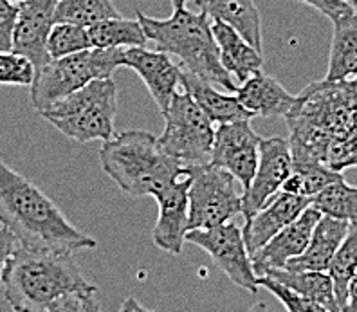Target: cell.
<instances>
[{"label":"cell","mask_w":357,"mask_h":312,"mask_svg":"<svg viewBox=\"0 0 357 312\" xmlns=\"http://www.w3.org/2000/svg\"><path fill=\"white\" fill-rule=\"evenodd\" d=\"M0 224L29 249L75 253L98 242L79 231L35 182L0 159Z\"/></svg>","instance_id":"cell-1"},{"label":"cell","mask_w":357,"mask_h":312,"mask_svg":"<svg viewBox=\"0 0 357 312\" xmlns=\"http://www.w3.org/2000/svg\"><path fill=\"white\" fill-rule=\"evenodd\" d=\"M357 110V85L354 82H314L296 96L285 116L291 138L292 165H327L331 141L344 131Z\"/></svg>","instance_id":"cell-2"},{"label":"cell","mask_w":357,"mask_h":312,"mask_svg":"<svg viewBox=\"0 0 357 312\" xmlns=\"http://www.w3.org/2000/svg\"><path fill=\"white\" fill-rule=\"evenodd\" d=\"M2 287L13 309L47 312L63 296L96 285L85 280L73 253L38 251L18 244L6 265Z\"/></svg>","instance_id":"cell-3"},{"label":"cell","mask_w":357,"mask_h":312,"mask_svg":"<svg viewBox=\"0 0 357 312\" xmlns=\"http://www.w3.org/2000/svg\"><path fill=\"white\" fill-rule=\"evenodd\" d=\"M101 168L130 197L161 195L183 177L190 166L166 156L157 138L146 131L114 134L100 148Z\"/></svg>","instance_id":"cell-4"},{"label":"cell","mask_w":357,"mask_h":312,"mask_svg":"<svg viewBox=\"0 0 357 312\" xmlns=\"http://www.w3.org/2000/svg\"><path fill=\"white\" fill-rule=\"evenodd\" d=\"M137 20L149 42L157 51L178 58V66L206 82L235 92L236 83L220 64L211 20L206 13H193L188 8L174 9L168 18H153L137 9Z\"/></svg>","instance_id":"cell-5"},{"label":"cell","mask_w":357,"mask_h":312,"mask_svg":"<svg viewBox=\"0 0 357 312\" xmlns=\"http://www.w3.org/2000/svg\"><path fill=\"white\" fill-rule=\"evenodd\" d=\"M38 114L76 143H105L114 138L118 85L112 78L94 80Z\"/></svg>","instance_id":"cell-6"},{"label":"cell","mask_w":357,"mask_h":312,"mask_svg":"<svg viewBox=\"0 0 357 312\" xmlns=\"http://www.w3.org/2000/svg\"><path fill=\"white\" fill-rule=\"evenodd\" d=\"M123 49H87L66 58L49 60L31 85V101L38 112L49 109L94 80H107L123 67Z\"/></svg>","instance_id":"cell-7"},{"label":"cell","mask_w":357,"mask_h":312,"mask_svg":"<svg viewBox=\"0 0 357 312\" xmlns=\"http://www.w3.org/2000/svg\"><path fill=\"white\" fill-rule=\"evenodd\" d=\"M165 132L157 143L166 156L186 166H206L211 163L215 143V123L204 114L186 91L177 92L162 114Z\"/></svg>","instance_id":"cell-8"},{"label":"cell","mask_w":357,"mask_h":312,"mask_svg":"<svg viewBox=\"0 0 357 312\" xmlns=\"http://www.w3.org/2000/svg\"><path fill=\"white\" fill-rule=\"evenodd\" d=\"M238 184L222 168L213 165L192 166V182L188 188V231L217 228L242 213L244 191L238 190Z\"/></svg>","instance_id":"cell-9"},{"label":"cell","mask_w":357,"mask_h":312,"mask_svg":"<svg viewBox=\"0 0 357 312\" xmlns=\"http://www.w3.org/2000/svg\"><path fill=\"white\" fill-rule=\"evenodd\" d=\"M186 242L201 247L211 256L220 271L240 289L258 292V276L251 255L245 246L244 233L236 224L217 225L209 230H193L186 233Z\"/></svg>","instance_id":"cell-10"},{"label":"cell","mask_w":357,"mask_h":312,"mask_svg":"<svg viewBox=\"0 0 357 312\" xmlns=\"http://www.w3.org/2000/svg\"><path fill=\"white\" fill-rule=\"evenodd\" d=\"M260 143L261 138L253 131L251 121L218 125L209 165L229 172L240 186L248 190L257 172Z\"/></svg>","instance_id":"cell-11"},{"label":"cell","mask_w":357,"mask_h":312,"mask_svg":"<svg viewBox=\"0 0 357 312\" xmlns=\"http://www.w3.org/2000/svg\"><path fill=\"white\" fill-rule=\"evenodd\" d=\"M292 174V154L289 139H261L260 157L255 177L242 195V215L253 217L276 193H280Z\"/></svg>","instance_id":"cell-12"},{"label":"cell","mask_w":357,"mask_h":312,"mask_svg":"<svg viewBox=\"0 0 357 312\" xmlns=\"http://www.w3.org/2000/svg\"><path fill=\"white\" fill-rule=\"evenodd\" d=\"M58 0H22L18 4L17 26L13 33V52L29 58L38 73L51 58L47 38L56 24Z\"/></svg>","instance_id":"cell-13"},{"label":"cell","mask_w":357,"mask_h":312,"mask_svg":"<svg viewBox=\"0 0 357 312\" xmlns=\"http://www.w3.org/2000/svg\"><path fill=\"white\" fill-rule=\"evenodd\" d=\"M121 64L123 67L135 70L152 94L161 114H165L174 96L178 92L177 87H181L183 67L175 64L170 54L146 47L123 49Z\"/></svg>","instance_id":"cell-14"},{"label":"cell","mask_w":357,"mask_h":312,"mask_svg":"<svg viewBox=\"0 0 357 312\" xmlns=\"http://www.w3.org/2000/svg\"><path fill=\"white\" fill-rule=\"evenodd\" d=\"M192 182V166L186 174L155 197L159 217L153 225L152 240L161 251L181 255L188 233V188Z\"/></svg>","instance_id":"cell-15"},{"label":"cell","mask_w":357,"mask_h":312,"mask_svg":"<svg viewBox=\"0 0 357 312\" xmlns=\"http://www.w3.org/2000/svg\"><path fill=\"white\" fill-rule=\"evenodd\" d=\"M319 218H321V211H318L314 206H309L296 221L285 225L266 246L260 247L251 256L257 276H260L261 271L266 269H283L292 258H296L305 251Z\"/></svg>","instance_id":"cell-16"},{"label":"cell","mask_w":357,"mask_h":312,"mask_svg":"<svg viewBox=\"0 0 357 312\" xmlns=\"http://www.w3.org/2000/svg\"><path fill=\"white\" fill-rule=\"evenodd\" d=\"M310 206V199L300 195H292L287 191L276 193L261 209H258L253 217L245 218L242 228L245 246L249 255L253 256L260 247L266 246L276 233L296 221L301 213Z\"/></svg>","instance_id":"cell-17"},{"label":"cell","mask_w":357,"mask_h":312,"mask_svg":"<svg viewBox=\"0 0 357 312\" xmlns=\"http://www.w3.org/2000/svg\"><path fill=\"white\" fill-rule=\"evenodd\" d=\"M235 92L242 107L253 117H285L296 101V96H292L278 80L261 70L240 83Z\"/></svg>","instance_id":"cell-18"},{"label":"cell","mask_w":357,"mask_h":312,"mask_svg":"<svg viewBox=\"0 0 357 312\" xmlns=\"http://www.w3.org/2000/svg\"><path fill=\"white\" fill-rule=\"evenodd\" d=\"M350 230V224L340 218L321 215L319 222L312 231L309 246L300 256L292 258L283 269L287 271H321L327 273L337 247L344 240Z\"/></svg>","instance_id":"cell-19"},{"label":"cell","mask_w":357,"mask_h":312,"mask_svg":"<svg viewBox=\"0 0 357 312\" xmlns=\"http://www.w3.org/2000/svg\"><path fill=\"white\" fill-rule=\"evenodd\" d=\"M211 31L217 42L220 64L231 74V78H235L238 83H244L253 74L261 70L264 54L233 27L211 20Z\"/></svg>","instance_id":"cell-20"},{"label":"cell","mask_w":357,"mask_h":312,"mask_svg":"<svg viewBox=\"0 0 357 312\" xmlns=\"http://www.w3.org/2000/svg\"><path fill=\"white\" fill-rule=\"evenodd\" d=\"M209 20L233 27L258 51H264L261 17L255 0H192Z\"/></svg>","instance_id":"cell-21"},{"label":"cell","mask_w":357,"mask_h":312,"mask_svg":"<svg viewBox=\"0 0 357 312\" xmlns=\"http://www.w3.org/2000/svg\"><path fill=\"white\" fill-rule=\"evenodd\" d=\"M181 87L192 96L195 103L204 110L206 116L217 125L235 121H251V114L242 107L238 98L217 91L213 83L199 78L195 74L188 73L183 69L181 74Z\"/></svg>","instance_id":"cell-22"},{"label":"cell","mask_w":357,"mask_h":312,"mask_svg":"<svg viewBox=\"0 0 357 312\" xmlns=\"http://www.w3.org/2000/svg\"><path fill=\"white\" fill-rule=\"evenodd\" d=\"M260 276H267L282 283L292 292L319 304L331 312H341L337 298H335L334 282L328 273L321 271H287V269H266Z\"/></svg>","instance_id":"cell-23"},{"label":"cell","mask_w":357,"mask_h":312,"mask_svg":"<svg viewBox=\"0 0 357 312\" xmlns=\"http://www.w3.org/2000/svg\"><path fill=\"white\" fill-rule=\"evenodd\" d=\"M334 26L327 82H354L357 78V13L341 18Z\"/></svg>","instance_id":"cell-24"},{"label":"cell","mask_w":357,"mask_h":312,"mask_svg":"<svg viewBox=\"0 0 357 312\" xmlns=\"http://www.w3.org/2000/svg\"><path fill=\"white\" fill-rule=\"evenodd\" d=\"M92 47L96 49H130L146 47L149 38L137 18H107L89 26Z\"/></svg>","instance_id":"cell-25"},{"label":"cell","mask_w":357,"mask_h":312,"mask_svg":"<svg viewBox=\"0 0 357 312\" xmlns=\"http://www.w3.org/2000/svg\"><path fill=\"white\" fill-rule=\"evenodd\" d=\"M344 179L343 174L334 172L323 163H309V165H292L291 177L285 181L282 191H287L292 195L312 199L334 182Z\"/></svg>","instance_id":"cell-26"},{"label":"cell","mask_w":357,"mask_h":312,"mask_svg":"<svg viewBox=\"0 0 357 312\" xmlns=\"http://www.w3.org/2000/svg\"><path fill=\"white\" fill-rule=\"evenodd\" d=\"M310 206L321 211V215L357 225V186H350L344 179L319 191L310 199Z\"/></svg>","instance_id":"cell-27"},{"label":"cell","mask_w":357,"mask_h":312,"mask_svg":"<svg viewBox=\"0 0 357 312\" xmlns=\"http://www.w3.org/2000/svg\"><path fill=\"white\" fill-rule=\"evenodd\" d=\"M357 271V225H350L349 233L337 247L334 258L331 262L327 273L331 274L334 282L335 298L340 304L341 312H343L344 304H347V295H349V283Z\"/></svg>","instance_id":"cell-28"},{"label":"cell","mask_w":357,"mask_h":312,"mask_svg":"<svg viewBox=\"0 0 357 312\" xmlns=\"http://www.w3.org/2000/svg\"><path fill=\"white\" fill-rule=\"evenodd\" d=\"M121 17L112 0H58L56 22H70L78 26L107 20V18Z\"/></svg>","instance_id":"cell-29"},{"label":"cell","mask_w":357,"mask_h":312,"mask_svg":"<svg viewBox=\"0 0 357 312\" xmlns=\"http://www.w3.org/2000/svg\"><path fill=\"white\" fill-rule=\"evenodd\" d=\"M92 49L89 27L70 22H56L47 38V54L51 60L66 58Z\"/></svg>","instance_id":"cell-30"},{"label":"cell","mask_w":357,"mask_h":312,"mask_svg":"<svg viewBox=\"0 0 357 312\" xmlns=\"http://www.w3.org/2000/svg\"><path fill=\"white\" fill-rule=\"evenodd\" d=\"M327 166L343 174L347 168L357 166V110L354 112L344 131L331 141L327 154Z\"/></svg>","instance_id":"cell-31"},{"label":"cell","mask_w":357,"mask_h":312,"mask_svg":"<svg viewBox=\"0 0 357 312\" xmlns=\"http://www.w3.org/2000/svg\"><path fill=\"white\" fill-rule=\"evenodd\" d=\"M35 76L36 67L29 58L13 51H0V85L31 87Z\"/></svg>","instance_id":"cell-32"},{"label":"cell","mask_w":357,"mask_h":312,"mask_svg":"<svg viewBox=\"0 0 357 312\" xmlns=\"http://www.w3.org/2000/svg\"><path fill=\"white\" fill-rule=\"evenodd\" d=\"M258 287L266 289L267 292L275 296L287 312H331L325 307H321L319 304H314L310 299L303 298V296L296 295V292H292L291 289H287L285 285H282V283L275 282V280H271L267 276H258Z\"/></svg>","instance_id":"cell-33"},{"label":"cell","mask_w":357,"mask_h":312,"mask_svg":"<svg viewBox=\"0 0 357 312\" xmlns=\"http://www.w3.org/2000/svg\"><path fill=\"white\" fill-rule=\"evenodd\" d=\"M96 292L98 287H92L89 290L67 295L54 302L47 312H101Z\"/></svg>","instance_id":"cell-34"},{"label":"cell","mask_w":357,"mask_h":312,"mask_svg":"<svg viewBox=\"0 0 357 312\" xmlns=\"http://www.w3.org/2000/svg\"><path fill=\"white\" fill-rule=\"evenodd\" d=\"M18 4L0 0V51H13V33L17 26Z\"/></svg>","instance_id":"cell-35"},{"label":"cell","mask_w":357,"mask_h":312,"mask_svg":"<svg viewBox=\"0 0 357 312\" xmlns=\"http://www.w3.org/2000/svg\"><path fill=\"white\" fill-rule=\"evenodd\" d=\"M300 2L301 4L310 6V8H314L321 15H325L332 24L340 22L341 18L356 13L349 4H344L343 0H300Z\"/></svg>","instance_id":"cell-36"},{"label":"cell","mask_w":357,"mask_h":312,"mask_svg":"<svg viewBox=\"0 0 357 312\" xmlns=\"http://www.w3.org/2000/svg\"><path fill=\"white\" fill-rule=\"evenodd\" d=\"M18 247V240L8 228H0V285H2V276H4L6 265H8L9 258Z\"/></svg>","instance_id":"cell-37"},{"label":"cell","mask_w":357,"mask_h":312,"mask_svg":"<svg viewBox=\"0 0 357 312\" xmlns=\"http://www.w3.org/2000/svg\"><path fill=\"white\" fill-rule=\"evenodd\" d=\"M343 312H357V271L349 283V295H347Z\"/></svg>","instance_id":"cell-38"},{"label":"cell","mask_w":357,"mask_h":312,"mask_svg":"<svg viewBox=\"0 0 357 312\" xmlns=\"http://www.w3.org/2000/svg\"><path fill=\"white\" fill-rule=\"evenodd\" d=\"M119 312H157V311H150V309H144L143 305L137 302L135 298H127L119 307Z\"/></svg>","instance_id":"cell-39"},{"label":"cell","mask_w":357,"mask_h":312,"mask_svg":"<svg viewBox=\"0 0 357 312\" xmlns=\"http://www.w3.org/2000/svg\"><path fill=\"white\" fill-rule=\"evenodd\" d=\"M172 6H174V9H183L186 8L188 2H192V0H170Z\"/></svg>","instance_id":"cell-40"},{"label":"cell","mask_w":357,"mask_h":312,"mask_svg":"<svg viewBox=\"0 0 357 312\" xmlns=\"http://www.w3.org/2000/svg\"><path fill=\"white\" fill-rule=\"evenodd\" d=\"M249 312H267V307H266V304H257L249 309Z\"/></svg>","instance_id":"cell-41"},{"label":"cell","mask_w":357,"mask_h":312,"mask_svg":"<svg viewBox=\"0 0 357 312\" xmlns=\"http://www.w3.org/2000/svg\"><path fill=\"white\" fill-rule=\"evenodd\" d=\"M343 2H344V4H349L350 8H352L354 11L357 13V0H343Z\"/></svg>","instance_id":"cell-42"},{"label":"cell","mask_w":357,"mask_h":312,"mask_svg":"<svg viewBox=\"0 0 357 312\" xmlns=\"http://www.w3.org/2000/svg\"><path fill=\"white\" fill-rule=\"evenodd\" d=\"M13 312H27V311H24V309H13Z\"/></svg>","instance_id":"cell-43"},{"label":"cell","mask_w":357,"mask_h":312,"mask_svg":"<svg viewBox=\"0 0 357 312\" xmlns=\"http://www.w3.org/2000/svg\"><path fill=\"white\" fill-rule=\"evenodd\" d=\"M11 2H17V4H20V2H22V0H11Z\"/></svg>","instance_id":"cell-44"},{"label":"cell","mask_w":357,"mask_h":312,"mask_svg":"<svg viewBox=\"0 0 357 312\" xmlns=\"http://www.w3.org/2000/svg\"><path fill=\"white\" fill-rule=\"evenodd\" d=\"M354 83H356V85H357V78H356V80H354Z\"/></svg>","instance_id":"cell-45"}]
</instances>
